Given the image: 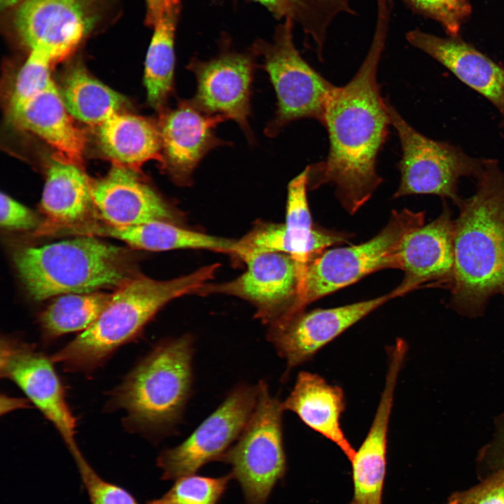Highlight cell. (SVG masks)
<instances>
[{
  "instance_id": "1",
  "label": "cell",
  "mask_w": 504,
  "mask_h": 504,
  "mask_svg": "<svg viewBox=\"0 0 504 504\" xmlns=\"http://www.w3.org/2000/svg\"><path fill=\"white\" fill-rule=\"evenodd\" d=\"M393 6L381 1L368 53L354 76L336 86L325 110L329 150L324 160L307 167L308 189L335 187L342 206L354 214L382 181L377 171L378 154L391 125L387 99L382 97L378 65L385 48Z\"/></svg>"
},
{
  "instance_id": "2",
  "label": "cell",
  "mask_w": 504,
  "mask_h": 504,
  "mask_svg": "<svg viewBox=\"0 0 504 504\" xmlns=\"http://www.w3.org/2000/svg\"><path fill=\"white\" fill-rule=\"evenodd\" d=\"M475 193L461 200L454 220L452 302L468 315L489 298L504 293V173L483 159Z\"/></svg>"
},
{
  "instance_id": "3",
  "label": "cell",
  "mask_w": 504,
  "mask_h": 504,
  "mask_svg": "<svg viewBox=\"0 0 504 504\" xmlns=\"http://www.w3.org/2000/svg\"><path fill=\"white\" fill-rule=\"evenodd\" d=\"M219 264L204 266L171 280L136 274L119 286L95 322L50 357L67 371L89 372L133 340L169 302L197 294L211 279Z\"/></svg>"
},
{
  "instance_id": "4",
  "label": "cell",
  "mask_w": 504,
  "mask_h": 504,
  "mask_svg": "<svg viewBox=\"0 0 504 504\" xmlns=\"http://www.w3.org/2000/svg\"><path fill=\"white\" fill-rule=\"evenodd\" d=\"M13 260L27 291L38 301L118 288L136 275L124 248L91 235L22 247Z\"/></svg>"
},
{
  "instance_id": "5",
  "label": "cell",
  "mask_w": 504,
  "mask_h": 504,
  "mask_svg": "<svg viewBox=\"0 0 504 504\" xmlns=\"http://www.w3.org/2000/svg\"><path fill=\"white\" fill-rule=\"evenodd\" d=\"M193 342L189 335L158 344L113 391L108 405L126 413L135 430L155 433L178 419L190 395Z\"/></svg>"
},
{
  "instance_id": "6",
  "label": "cell",
  "mask_w": 504,
  "mask_h": 504,
  "mask_svg": "<svg viewBox=\"0 0 504 504\" xmlns=\"http://www.w3.org/2000/svg\"><path fill=\"white\" fill-rule=\"evenodd\" d=\"M424 223V212L394 210L386 225L370 240L321 253L307 265L298 312L370 274L384 269L400 270V249L405 237Z\"/></svg>"
},
{
  "instance_id": "7",
  "label": "cell",
  "mask_w": 504,
  "mask_h": 504,
  "mask_svg": "<svg viewBox=\"0 0 504 504\" xmlns=\"http://www.w3.org/2000/svg\"><path fill=\"white\" fill-rule=\"evenodd\" d=\"M255 405L242 433L220 460L232 467L247 504H265L284 476L286 459L283 445L282 402L260 382Z\"/></svg>"
},
{
  "instance_id": "8",
  "label": "cell",
  "mask_w": 504,
  "mask_h": 504,
  "mask_svg": "<svg viewBox=\"0 0 504 504\" xmlns=\"http://www.w3.org/2000/svg\"><path fill=\"white\" fill-rule=\"evenodd\" d=\"M387 106L391 125L402 150L398 164L400 181L393 197L431 194L458 205L462 200L457 193L459 178L477 177L483 159L470 157L459 147L424 136L412 127L388 99Z\"/></svg>"
},
{
  "instance_id": "9",
  "label": "cell",
  "mask_w": 504,
  "mask_h": 504,
  "mask_svg": "<svg viewBox=\"0 0 504 504\" xmlns=\"http://www.w3.org/2000/svg\"><path fill=\"white\" fill-rule=\"evenodd\" d=\"M294 23L286 20L272 44L260 49L263 69L276 97V108L265 134L275 137L289 123L304 118L321 125L328 100L336 85L317 72L302 57L293 41Z\"/></svg>"
},
{
  "instance_id": "10",
  "label": "cell",
  "mask_w": 504,
  "mask_h": 504,
  "mask_svg": "<svg viewBox=\"0 0 504 504\" xmlns=\"http://www.w3.org/2000/svg\"><path fill=\"white\" fill-rule=\"evenodd\" d=\"M104 1L25 0L17 6L14 28L29 50L55 63L70 55L95 27Z\"/></svg>"
},
{
  "instance_id": "11",
  "label": "cell",
  "mask_w": 504,
  "mask_h": 504,
  "mask_svg": "<svg viewBox=\"0 0 504 504\" xmlns=\"http://www.w3.org/2000/svg\"><path fill=\"white\" fill-rule=\"evenodd\" d=\"M244 262L247 268L242 274L224 283L206 284L197 294H224L244 299L255 307V316L269 327L298 312L301 276L291 255L263 253Z\"/></svg>"
},
{
  "instance_id": "12",
  "label": "cell",
  "mask_w": 504,
  "mask_h": 504,
  "mask_svg": "<svg viewBox=\"0 0 504 504\" xmlns=\"http://www.w3.org/2000/svg\"><path fill=\"white\" fill-rule=\"evenodd\" d=\"M257 394V386L236 387L185 441L164 450L157 459L162 478L177 479L195 473L210 461L220 460L245 428Z\"/></svg>"
},
{
  "instance_id": "13",
  "label": "cell",
  "mask_w": 504,
  "mask_h": 504,
  "mask_svg": "<svg viewBox=\"0 0 504 504\" xmlns=\"http://www.w3.org/2000/svg\"><path fill=\"white\" fill-rule=\"evenodd\" d=\"M53 362L29 344L2 337L1 376L13 382L57 430L71 454L80 451L76 419L65 399Z\"/></svg>"
},
{
  "instance_id": "14",
  "label": "cell",
  "mask_w": 504,
  "mask_h": 504,
  "mask_svg": "<svg viewBox=\"0 0 504 504\" xmlns=\"http://www.w3.org/2000/svg\"><path fill=\"white\" fill-rule=\"evenodd\" d=\"M391 292L347 305L304 309L269 327L267 337L288 369L310 360L321 348L349 328L394 298Z\"/></svg>"
},
{
  "instance_id": "15",
  "label": "cell",
  "mask_w": 504,
  "mask_h": 504,
  "mask_svg": "<svg viewBox=\"0 0 504 504\" xmlns=\"http://www.w3.org/2000/svg\"><path fill=\"white\" fill-rule=\"evenodd\" d=\"M187 68L197 82L193 103L206 113L235 121L253 144L248 122L255 70L252 57L225 52L208 61L192 60Z\"/></svg>"
},
{
  "instance_id": "16",
  "label": "cell",
  "mask_w": 504,
  "mask_h": 504,
  "mask_svg": "<svg viewBox=\"0 0 504 504\" xmlns=\"http://www.w3.org/2000/svg\"><path fill=\"white\" fill-rule=\"evenodd\" d=\"M226 119L199 108L190 100H180L174 108L161 112L158 123L162 170L174 184H192V174L211 150L229 144L219 139L215 128Z\"/></svg>"
},
{
  "instance_id": "17",
  "label": "cell",
  "mask_w": 504,
  "mask_h": 504,
  "mask_svg": "<svg viewBox=\"0 0 504 504\" xmlns=\"http://www.w3.org/2000/svg\"><path fill=\"white\" fill-rule=\"evenodd\" d=\"M401 283L391 293L401 297L423 287L450 290L454 272V220L447 208L428 224L412 229L400 249Z\"/></svg>"
},
{
  "instance_id": "18",
  "label": "cell",
  "mask_w": 504,
  "mask_h": 504,
  "mask_svg": "<svg viewBox=\"0 0 504 504\" xmlns=\"http://www.w3.org/2000/svg\"><path fill=\"white\" fill-rule=\"evenodd\" d=\"M92 204L106 223L130 226L153 221L177 224L178 214L136 171L113 164L108 174L90 182Z\"/></svg>"
},
{
  "instance_id": "19",
  "label": "cell",
  "mask_w": 504,
  "mask_h": 504,
  "mask_svg": "<svg viewBox=\"0 0 504 504\" xmlns=\"http://www.w3.org/2000/svg\"><path fill=\"white\" fill-rule=\"evenodd\" d=\"M406 39L491 102L504 128V66L459 36L440 37L416 29L407 32Z\"/></svg>"
},
{
  "instance_id": "20",
  "label": "cell",
  "mask_w": 504,
  "mask_h": 504,
  "mask_svg": "<svg viewBox=\"0 0 504 504\" xmlns=\"http://www.w3.org/2000/svg\"><path fill=\"white\" fill-rule=\"evenodd\" d=\"M8 106L13 122L48 144L56 152L55 159L80 165L86 136L74 122L53 80L24 102Z\"/></svg>"
},
{
  "instance_id": "21",
  "label": "cell",
  "mask_w": 504,
  "mask_h": 504,
  "mask_svg": "<svg viewBox=\"0 0 504 504\" xmlns=\"http://www.w3.org/2000/svg\"><path fill=\"white\" fill-rule=\"evenodd\" d=\"M402 367L388 363L384 387L370 430L351 461L354 496L349 504H382L386 469L387 434L395 389Z\"/></svg>"
},
{
  "instance_id": "22",
  "label": "cell",
  "mask_w": 504,
  "mask_h": 504,
  "mask_svg": "<svg viewBox=\"0 0 504 504\" xmlns=\"http://www.w3.org/2000/svg\"><path fill=\"white\" fill-rule=\"evenodd\" d=\"M282 405L284 410L293 412L307 426L335 444L350 461L353 459L356 450L340 424L345 410L340 387L329 384L318 374L302 371Z\"/></svg>"
},
{
  "instance_id": "23",
  "label": "cell",
  "mask_w": 504,
  "mask_h": 504,
  "mask_svg": "<svg viewBox=\"0 0 504 504\" xmlns=\"http://www.w3.org/2000/svg\"><path fill=\"white\" fill-rule=\"evenodd\" d=\"M97 127L101 148L114 164L137 171L149 160L161 162L159 127L151 120L117 112Z\"/></svg>"
},
{
  "instance_id": "24",
  "label": "cell",
  "mask_w": 504,
  "mask_h": 504,
  "mask_svg": "<svg viewBox=\"0 0 504 504\" xmlns=\"http://www.w3.org/2000/svg\"><path fill=\"white\" fill-rule=\"evenodd\" d=\"M90 230L92 234L109 236L133 248L146 251L205 249L232 255L236 252V240L190 230L166 221H153L130 226H113L106 223Z\"/></svg>"
},
{
  "instance_id": "25",
  "label": "cell",
  "mask_w": 504,
  "mask_h": 504,
  "mask_svg": "<svg viewBox=\"0 0 504 504\" xmlns=\"http://www.w3.org/2000/svg\"><path fill=\"white\" fill-rule=\"evenodd\" d=\"M92 202L90 182L78 165L55 159L46 179L41 209L50 222L77 223Z\"/></svg>"
},
{
  "instance_id": "26",
  "label": "cell",
  "mask_w": 504,
  "mask_h": 504,
  "mask_svg": "<svg viewBox=\"0 0 504 504\" xmlns=\"http://www.w3.org/2000/svg\"><path fill=\"white\" fill-rule=\"evenodd\" d=\"M276 17L298 24L302 29L306 46L318 56L323 55L328 30L342 15L354 16L356 11L349 0H255Z\"/></svg>"
},
{
  "instance_id": "27",
  "label": "cell",
  "mask_w": 504,
  "mask_h": 504,
  "mask_svg": "<svg viewBox=\"0 0 504 504\" xmlns=\"http://www.w3.org/2000/svg\"><path fill=\"white\" fill-rule=\"evenodd\" d=\"M61 94L72 117L96 127L119 112L126 102L120 94L79 67L67 76Z\"/></svg>"
},
{
  "instance_id": "28",
  "label": "cell",
  "mask_w": 504,
  "mask_h": 504,
  "mask_svg": "<svg viewBox=\"0 0 504 504\" xmlns=\"http://www.w3.org/2000/svg\"><path fill=\"white\" fill-rule=\"evenodd\" d=\"M177 14L164 17L154 31L145 60L144 82L148 104L164 111L174 94V35Z\"/></svg>"
},
{
  "instance_id": "29",
  "label": "cell",
  "mask_w": 504,
  "mask_h": 504,
  "mask_svg": "<svg viewBox=\"0 0 504 504\" xmlns=\"http://www.w3.org/2000/svg\"><path fill=\"white\" fill-rule=\"evenodd\" d=\"M111 297L99 291L57 296L40 315L44 337L53 339L85 330L98 318Z\"/></svg>"
},
{
  "instance_id": "30",
  "label": "cell",
  "mask_w": 504,
  "mask_h": 504,
  "mask_svg": "<svg viewBox=\"0 0 504 504\" xmlns=\"http://www.w3.org/2000/svg\"><path fill=\"white\" fill-rule=\"evenodd\" d=\"M231 477L230 474L219 477L183 476L162 496L147 504H218Z\"/></svg>"
},
{
  "instance_id": "31",
  "label": "cell",
  "mask_w": 504,
  "mask_h": 504,
  "mask_svg": "<svg viewBox=\"0 0 504 504\" xmlns=\"http://www.w3.org/2000/svg\"><path fill=\"white\" fill-rule=\"evenodd\" d=\"M235 245L234 256L243 262L248 257L263 253H290L289 239L284 223L256 224L246 235L236 240Z\"/></svg>"
},
{
  "instance_id": "32",
  "label": "cell",
  "mask_w": 504,
  "mask_h": 504,
  "mask_svg": "<svg viewBox=\"0 0 504 504\" xmlns=\"http://www.w3.org/2000/svg\"><path fill=\"white\" fill-rule=\"evenodd\" d=\"M414 12L439 22L451 36H458L472 13L469 0H402Z\"/></svg>"
},
{
  "instance_id": "33",
  "label": "cell",
  "mask_w": 504,
  "mask_h": 504,
  "mask_svg": "<svg viewBox=\"0 0 504 504\" xmlns=\"http://www.w3.org/2000/svg\"><path fill=\"white\" fill-rule=\"evenodd\" d=\"M52 60L44 54L29 50L16 78L9 106L20 104L44 90L52 81Z\"/></svg>"
},
{
  "instance_id": "34",
  "label": "cell",
  "mask_w": 504,
  "mask_h": 504,
  "mask_svg": "<svg viewBox=\"0 0 504 504\" xmlns=\"http://www.w3.org/2000/svg\"><path fill=\"white\" fill-rule=\"evenodd\" d=\"M74 459L91 504H139L129 491L102 478L83 454Z\"/></svg>"
},
{
  "instance_id": "35",
  "label": "cell",
  "mask_w": 504,
  "mask_h": 504,
  "mask_svg": "<svg viewBox=\"0 0 504 504\" xmlns=\"http://www.w3.org/2000/svg\"><path fill=\"white\" fill-rule=\"evenodd\" d=\"M444 504H504V469L493 471L468 490L452 494Z\"/></svg>"
},
{
  "instance_id": "36",
  "label": "cell",
  "mask_w": 504,
  "mask_h": 504,
  "mask_svg": "<svg viewBox=\"0 0 504 504\" xmlns=\"http://www.w3.org/2000/svg\"><path fill=\"white\" fill-rule=\"evenodd\" d=\"M0 223L8 230H29L39 225L36 214L6 193H1Z\"/></svg>"
},
{
  "instance_id": "37",
  "label": "cell",
  "mask_w": 504,
  "mask_h": 504,
  "mask_svg": "<svg viewBox=\"0 0 504 504\" xmlns=\"http://www.w3.org/2000/svg\"><path fill=\"white\" fill-rule=\"evenodd\" d=\"M479 459L493 471L504 469V413L496 420L493 437L482 449Z\"/></svg>"
},
{
  "instance_id": "38",
  "label": "cell",
  "mask_w": 504,
  "mask_h": 504,
  "mask_svg": "<svg viewBox=\"0 0 504 504\" xmlns=\"http://www.w3.org/2000/svg\"><path fill=\"white\" fill-rule=\"evenodd\" d=\"M179 0H146V22L154 26L166 16L177 14Z\"/></svg>"
},
{
  "instance_id": "39",
  "label": "cell",
  "mask_w": 504,
  "mask_h": 504,
  "mask_svg": "<svg viewBox=\"0 0 504 504\" xmlns=\"http://www.w3.org/2000/svg\"><path fill=\"white\" fill-rule=\"evenodd\" d=\"M1 414L13 410L27 407V401L22 398H10L6 396H1Z\"/></svg>"
},
{
  "instance_id": "40",
  "label": "cell",
  "mask_w": 504,
  "mask_h": 504,
  "mask_svg": "<svg viewBox=\"0 0 504 504\" xmlns=\"http://www.w3.org/2000/svg\"><path fill=\"white\" fill-rule=\"evenodd\" d=\"M25 0H0L1 10H6L15 6H19Z\"/></svg>"
}]
</instances>
